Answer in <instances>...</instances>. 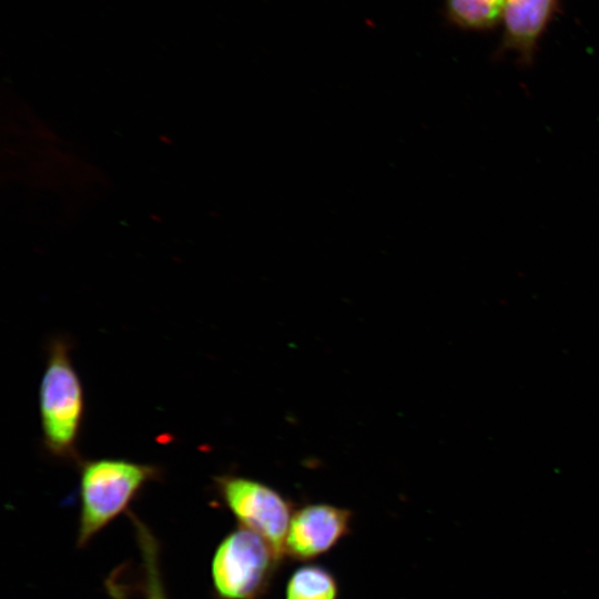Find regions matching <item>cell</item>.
Returning a JSON list of instances; mask_svg holds the SVG:
<instances>
[{"instance_id": "6da1fadb", "label": "cell", "mask_w": 599, "mask_h": 599, "mask_svg": "<svg viewBox=\"0 0 599 599\" xmlns=\"http://www.w3.org/2000/svg\"><path fill=\"white\" fill-rule=\"evenodd\" d=\"M38 405L45 454L78 466L83 459L79 453V439L85 415V398L72 361L71 342L65 336H55L47 345Z\"/></svg>"}, {"instance_id": "8992f818", "label": "cell", "mask_w": 599, "mask_h": 599, "mask_svg": "<svg viewBox=\"0 0 599 599\" xmlns=\"http://www.w3.org/2000/svg\"><path fill=\"white\" fill-rule=\"evenodd\" d=\"M560 4V0H505L497 55L515 53L521 65H531Z\"/></svg>"}, {"instance_id": "ba28073f", "label": "cell", "mask_w": 599, "mask_h": 599, "mask_svg": "<svg viewBox=\"0 0 599 599\" xmlns=\"http://www.w3.org/2000/svg\"><path fill=\"white\" fill-rule=\"evenodd\" d=\"M504 6L505 0H444V14L460 30L486 32L501 23Z\"/></svg>"}, {"instance_id": "30bf717a", "label": "cell", "mask_w": 599, "mask_h": 599, "mask_svg": "<svg viewBox=\"0 0 599 599\" xmlns=\"http://www.w3.org/2000/svg\"><path fill=\"white\" fill-rule=\"evenodd\" d=\"M105 590L110 599H131L136 585L131 582L128 564L115 567L104 581Z\"/></svg>"}, {"instance_id": "9c48e42d", "label": "cell", "mask_w": 599, "mask_h": 599, "mask_svg": "<svg viewBox=\"0 0 599 599\" xmlns=\"http://www.w3.org/2000/svg\"><path fill=\"white\" fill-rule=\"evenodd\" d=\"M337 595L334 576L316 565H305L295 570L286 587V599H337Z\"/></svg>"}, {"instance_id": "5b68a950", "label": "cell", "mask_w": 599, "mask_h": 599, "mask_svg": "<svg viewBox=\"0 0 599 599\" xmlns=\"http://www.w3.org/2000/svg\"><path fill=\"white\" fill-rule=\"evenodd\" d=\"M352 512L329 504H308L292 515L284 557L307 561L335 547L349 531Z\"/></svg>"}, {"instance_id": "52a82bcc", "label": "cell", "mask_w": 599, "mask_h": 599, "mask_svg": "<svg viewBox=\"0 0 599 599\" xmlns=\"http://www.w3.org/2000/svg\"><path fill=\"white\" fill-rule=\"evenodd\" d=\"M134 528L141 556L142 586L144 599H170L163 582L160 560V544L149 526L133 511L128 512Z\"/></svg>"}, {"instance_id": "277c9868", "label": "cell", "mask_w": 599, "mask_h": 599, "mask_svg": "<svg viewBox=\"0 0 599 599\" xmlns=\"http://www.w3.org/2000/svg\"><path fill=\"white\" fill-rule=\"evenodd\" d=\"M213 488L238 526L261 536L283 559L291 501L260 480L234 474L214 476Z\"/></svg>"}, {"instance_id": "7a4b0ae2", "label": "cell", "mask_w": 599, "mask_h": 599, "mask_svg": "<svg viewBox=\"0 0 599 599\" xmlns=\"http://www.w3.org/2000/svg\"><path fill=\"white\" fill-rule=\"evenodd\" d=\"M78 468V548L88 546L119 516L128 514L144 487L163 476L158 465L116 457L82 459Z\"/></svg>"}, {"instance_id": "3957f363", "label": "cell", "mask_w": 599, "mask_h": 599, "mask_svg": "<svg viewBox=\"0 0 599 599\" xmlns=\"http://www.w3.org/2000/svg\"><path fill=\"white\" fill-rule=\"evenodd\" d=\"M282 558L254 531L237 526L220 541L211 561L214 599H261Z\"/></svg>"}]
</instances>
